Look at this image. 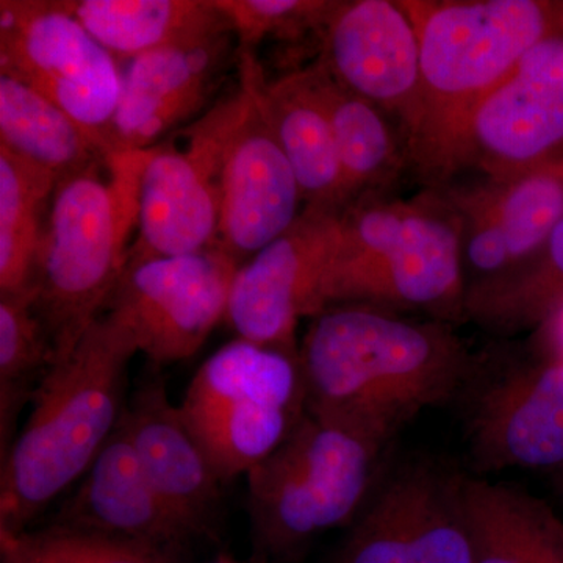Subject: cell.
I'll list each match as a JSON object with an SVG mask.
<instances>
[{"instance_id":"10","label":"cell","mask_w":563,"mask_h":563,"mask_svg":"<svg viewBox=\"0 0 563 563\" xmlns=\"http://www.w3.org/2000/svg\"><path fill=\"white\" fill-rule=\"evenodd\" d=\"M240 266L220 246L129 262L106 313L128 329L151 365L187 361L225 320Z\"/></svg>"},{"instance_id":"24","label":"cell","mask_w":563,"mask_h":563,"mask_svg":"<svg viewBox=\"0 0 563 563\" xmlns=\"http://www.w3.org/2000/svg\"><path fill=\"white\" fill-rule=\"evenodd\" d=\"M63 5L117 62H131L225 21L214 0H76Z\"/></svg>"},{"instance_id":"30","label":"cell","mask_w":563,"mask_h":563,"mask_svg":"<svg viewBox=\"0 0 563 563\" xmlns=\"http://www.w3.org/2000/svg\"><path fill=\"white\" fill-rule=\"evenodd\" d=\"M231 22L239 55H257L263 41L298 40L306 32L320 35L333 2L325 0H214Z\"/></svg>"},{"instance_id":"13","label":"cell","mask_w":563,"mask_h":563,"mask_svg":"<svg viewBox=\"0 0 563 563\" xmlns=\"http://www.w3.org/2000/svg\"><path fill=\"white\" fill-rule=\"evenodd\" d=\"M232 69L239 43L225 18L217 27L132 58L122 70L110 150L146 151L199 120Z\"/></svg>"},{"instance_id":"29","label":"cell","mask_w":563,"mask_h":563,"mask_svg":"<svg viewBox=\"0 0 563 563\" xmlns=\"http://www.w3.org/2000/svg\"><path fill=\"white\" fill-rule=\"evenodd\" d=\"M177 558L143 547L62 523L0 532V563H177Z\"/></svg>"},{"instance_id":"20","label":"cell","mask_w":563,"mask_h":563,"mask_svg":"<svg viewBox=\"0 0 563 563\" xmlns=\"http://www.w3.org/2000/svg\"><path fill=\"white\" fill-rule=\"evenodd\" d=\"M262 99L298 180L303 207L346 209L335 141L309 68L291 70L277 80L266 79Z\"/></svg>"},{"instance_id":"2","label":"cell","mask_w":563,"mask_h":563,"mask_svg":"<svg viewBox=\"0 0 563 563\" xmlns=\"http://www.w3.org/2000/svg\"><path fill=\"white\" fill-rule=\"evenodd\" d=\"M128 329L103 313L33 395L27 420L0 457V532L16 533L79 483L120 426L129 365Z\"/></svg>"},{"instance_id":"23","label":"cell","mask_w":563,"mask_h":563,"mask_svg":"<svg viewBox=\"0 0 563 563\" xmlns=\"http://www.w3.org/2000/svg\"><path fill=\"white\" fill-rule=\"evenodd\" d=\"M307 68L328 113L350 206L395 179L407 161L406 146L383 110L347 90L317 62Z\"/></svg>"},{"instance_id":"15","label":"cell","mask_w":563,"mask_h":563,"mask_svg":"<svg viewBox=\"0 0 563 563\" xmlns=\"http://www.w3.org/2000/svg\"><path fill=\"white\" fill-rule=\"evenodd\" d=\"M461 484L429 462L396 470L355 525L342 563H473Z\"/></svg>"},{"instance_id":"17","label":"cell","mask_w":563,"mask_h":563,"mask_svg":"<svg viewBox=\"0 0 563 563\" xmlns=\"http://www.w3.org/2000/svg\"><path fill=\"white\" fill-rule=\"evenodd\" d=\"M151 366L120 424L163 503L192 539H207L217 528L224 483L169 398L158 366Z\"/></svg>"},{"instance_id":"7","label":"cell","mask_w":563,"mask_h":563,"mask_svg":"<svg viewBox=\"0 0 563 563\" xmlns=\"http://www.w3.org/2000/svg\"><path fill=\"white\" fill-rule=\"evenodd\" d=\"M179 409L222 483L246 476L306 415L299 354L232 340L199 366Z\"/></svg>"},{"instance_id":"12","label":"cell","mask_w":563,"mask_h":563,"mask_svg":"<svg viewBox=\"0 0 563 563\" xmlns=\"http://www.w3.org/2000/svg\"><path fill=\"white\" fill-rule=\"evenodd\" d=\"M342 235V211L303 207L288 231L233 277L225 322L236 339L299 354L296 329L322 312V288Z\"/></svg>"},{"instance_id":"22","label":"cell","mask_w":563,"mask_h":563,"mask_svg":"<svg viewBox=\"0 0 563 563\" xmlns=\"http://www.w3.org/2000/svg\"><path fill=\"white\" fill-rule=\"evenodd\" d=\"M0 147L57 181L109 155V144L22 81L0 74Z\"/></svg>"},{"instance_id":"25","label":"cell","mask_w":563,"mask_h":563,"mask_svg":"<svg viewBox=\"0 0 563 563\" xmlns=\"http://www.w3.org/2000/svg\"><path fill=\"white\" fill-rule=\"evenodd\" d=\"M562 307L563 221L531 261L465 292V313L496 332L542 328Z\"/></svg>"},{"instance_id":"32","label":"cell","mask_w":563,"mask_h":563,"mask_svg":"<svg viewBox=\"0 0 563 563\" xmlns=\"http://www.w3.org/2000/svg\"><path fill=\"white\" fill-rule=\"evenodd\" d=\"M559 29L563 32V3H561V14H559Z\"/></svg>"},{"instance_id":"8","label":"cell","mask_w":563,"mask_h":563,"mask_svg":"<svg viewBox=\"0 0 563 563\" xmlns=\"http://www.w3.org/2000/svg\"><path fill=\"white\" fill-rule=\"evenodd\" d=\"M239 101L236 87L199 120L151 147L129 262L220 246L222 154Z\"/></svg>"},{"instance_id":"19","label":"cell","mask_w":563,"mask_h":563,"mask_svg":"<svg viewBox=\"0 0 563 563\" xmlns=\"http://www.w3.org/2000/svg\"><path fill=\"white\" fill-rule=\"evenodd\" d=\"M55 523L143 544L174 558L195 542L147 479L121 424L63 504Z\"/></svg>"},{"instance_id":"33","label":"cell","mask_w":563,"mask_h":563,"mask_svg":"<svg viewBox=\"0 0 563 563\" xmlns=\"http://www.w3.org/2000/svg\"><path fill=\"white\" fill-rule=\"evenodd\" d=\"M207 563H239V562H235V561H231V559H217V561H213V562H207Z\"/></svg>"},{"instance_id":"3","label":"cell","mask_w":563,"mask_h":563,"mask_svg":"<svg viewBox=\"0 0 563 563\" xmlns=\"http://www.w3.org/2000/svg\"><path fill=\"white\" fill-rule=\"evenodd\" d=\"M420 44L421 98L407 158L432 185L463 168L474 111L521 57L559 29L561 3L540 0L401 2Z\"/></svg>"},{"instance_id":"18","label":"cell","mask_w":563,"mask_h":563,"mask_svg":"<svg viewBox=\"0 0 563 563\" xmlns=\"http://www.w3.org/2000/svg\"><path fill=\"white\" fill-rule=\"evenodd\" d=\"M470 446L484 470L563 463V362L547 358L485 385L470 417Z\"/></svg>"},{"instance_id":"4","label":"cell","mask_w":563,"mask_h":563,"mask_svg":"<svg viewBox=\"0 0 563 563\" xmlns=\"http://www.w3.org/2000/svg\"><path fill=\"white\" fill-rule=\"evenodd\" d=\"M147 155L110 152L55 187L31 287L55 362L106 313L128 268Z\"/></svg>"},{"instance_id":"11","label":"cell","mask_w":563,"mask_h":563,"mask_svg":"<svg viewBox=\"0 0 563 563\" xmlns=\"http://www.w3.org/2000/svg\"><path fill=\"white\" fill-rule=\"evenodd\" d=\"M265 80L257 55H239L240 101L222 154L220 247L240 265L288 231L303 210L263 103Z\"/></svg>"},{"instance_id":"14","label":"cell","mask_w":563,"mask_h":563,"mask_svg":"<svg viewBox=\"0 0 563 563\" xmlns=\"http://www.w3.org/2000/svg\"><path fill=\"white\" fill-rule=\"evenodd\" d=\"M563 161V32L533 44L474 111L463 166L501 180Z\"/></svg>"},{"instance_id":"9","label":"cell","mask_w":563,"mask_h":563,"mask_svg":"<svg viewBox=\"0 0 563 563\" xmlns=\"http://www.w3.org/2000/svg\"><path fill=\"white\" fill-rule=\"evenodd\" d=\"M0 74L40 92L109 144L122 70L63 2H0Z\"/></svg>"},{"instance_id":"21","label":"cell","mask_w":563,"mask_h":563,"mask_svg":"<svg viewBox=\"0 0 563 563\" xmlns=\"http://www.w3.org/2000/svg\"><path fill=\"white\" fill-rule=\"evenodd\" d=\"M473 563H563V521L531 493L462 476Z\"/></svg>"},{"instance_id":"5","label":"cell","mask_w":563,"mask_h":563,"mask_svg":"<svg viewBox=\"0 0 563 563\" xmlns=\"http://www.w3.org/2000/svg\"><path fill=\"white\" fill-rule=\"evenodd\" d=\"M462 221L450 201L362 198L342 211V235L322 288L340 303L465 312Z\"/></svg>"},{"instance_id":"1","label":"cell","mask_w":563,"mask_h":563,"mask_svg":"<svg viewBox=\"0 0 563 563\" xmlns=\"http://www.w3.org/2000/svg\"><path fill=\"white\" fill-rule=\"evenodd\" d=\"M306 413L387 444L429 407L465 390L476 363L444 321H415L369 303L312 318L299 344Z\"/></svg>"},{"instance_id":"31","label":"cell","mask_w":563,"mask_h":563,"mask_svg":"<svg viewBox=\"0 0 563 563\" xmlns=\"http://www.w3.org/2000/svg\"><path fill=\"white\" fill-rule=\"evenodd\" d=\"M544 331V343L553 361L563 362V307L542 325Z\"/></svg>"},{"instance_id":"26","label":"cell","mask_w":563,"mask_h":563,"mask_svg":"<svg viewBox=\"0 0 563 563\" xmlns=\"http://www.w3.org/2000/svg\"><path fill=\"white\" fill-rule=\"evenodd\" d=\"M57 179L0 147V295L31 290Z\"/></svg>"},{"instance_id":"27","label":"cell","mask_w":563,"mask_h":563,"mask_svg":"<svg viewBox=\"0 0 563 563\" xmlns=\"http://www.w3.org/2000/svg\"><path fill=\"white\" fill-rule=\"evenodd\" d=\"M54 363L32 290L0 295V457L16 439L21 413Z\"/></svg>"},{"instance_id":"28","label":"cell","mask_w":563,"mask_h":563,"mask_svg":"<svg viewBox=\"0 0 563 563\" xmlns=\"http://www.w3.org/2000/svg\"><path fill=\"white\" fill-rule=\"evenodd\" d=\"M477 190L506 236L510 269L531 261L563 221V161L490 179Z\"/></svg>"},{"instance_id":"16","label":"cell","mask_w":563,"mask_h":563,"mask_svg":"<svg viewBox=\"0 0 563 563\" xmlns=\"http://www.w3.org/2000/svg\"><path fill=\"white\" fill-rule=\"evenodd\" d=\"M318 41V65L398 120L406 146L420 110L421 68L417 31L402 3L333 2Z\"/></svg>"},{"instance_id":"6","label":"cell","mask_w":563,"mask_h":563,"mask_svg":"<svg viewBox=\"0 0 563 563\" xmlns=\"http://www.w3.org/2000/svg\"><path fill=\"white\" fill-rule=\"evenodd\" d=\"M384 444L306 413L247 477L252 539L265 558H295L310 540L354 518Z\"/></svg>"}]
</instances>
